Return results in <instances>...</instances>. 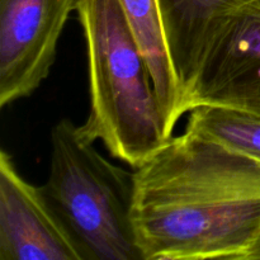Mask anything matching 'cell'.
<instances>
[{
    "label": "cell",
    "mask_w": 260,
    "mask_h": 260,
    "mask_svg": "<svg viewBox=\"0 0 260 260\" xmlns=\"http://www.w3.org/2000/svg\"><path fill=\"white\" fill-rule=\"evenodd\" d=\"M142 260H248L260 235V161L185 129L134 168Z\"/></svg>",
    "instance_id": "1"
},
{
    "label": "cell",
    "mask_w": 260,
    "mask_h": 260,
    "mask_svg": "<svg viewBox=\"0 0 260 260\" xmlns=\"http://www.w3.org/2000/svg\"><path fill=\"white\" fill-rule=\"evenodd\" d=\"M76 13L85 40L90 102L79 129L134 169L173 136L149 63L119 0H80Z\"/></svg>",
    "instance_id": "2"
},
{
    "label": "cell",
    "mask_w": 260,
    "mask_h": 260,
    "mask_svg": "<svg viewBox=\"0 0 260 260\" xmlns=\"http://www.w3.org/2000/svg\"><path fill=\"white\" fill-rule=\"evenodd\" d=\"M70 119L51 131L43 194L83 260H142L132 225L134 170L106 159Z\"/></svg>",
    "instance_id": "3"
},
{
    "label": "cell",
    "mask_w": 260,
    "mask_h": 260,
    "mask_svg": "<svg viewBox=\"0 0 260 260\" xmlns=\"http://www.w3.org/2000/svg\"><path fill=\"white\" fill-rule=\"evenodd\" d=\"M201 106L260 117V0L228 13L208 32L183 89L180 118Z\"/></svg>",
    "instance_id": "4"
},
{
    "label": "cell",
    "mask_w": 260,
    "mask_h": 260,
    "mask_svg": "<svg viewBox=\"0 0 260 260\" xmlns=\"http://www.w3.org/2000/svg\"><path fill=\"white\" fill-rule=\"evenodd\" d=\"M80 0H0V107L32 95L48 78Z\"/></svg>",
    "instance_id": "5"
},
{
    "label": "cell",
    "mask_w": 260,
    "mask_h": 260,
    "mask_svg": "<svg viewBox=\"0 0 260 260\" xmlns=\"http://www.w3.org/2000/svg\"><path fill=\"white\" fill-rule=\"evenodd\" d=\"M0 260H83L41 187L0 152Z\"/></svg>",
    "instance_id": "6"
},
{
    "label": "cell",
    "mask_w": 260,
    "mask_h": 260,
    "mask_svg": "<svg viewBox=\"0 0 260 260\" xmlns=\"http://www.w3.org/2000/svg\"><path fill=\"white\" fill-rule=\"evenodd\" d=\"M249 2L251 0H159L165 40L182 94L208 32L223 15Z\"/></svg>",
    "instance_id": "7"
},
{
    "label": "cell",
    "mask_w": 260,
    "mask_h": 260,
    "mask_svg": "<svg viewBox=\"0 0 260 260\" xmlns=\"http://www.w3.org/2000/svg\"><path fill=\"white\" fill-rule=\"evenodd\" d=\"M119 3L149 63L155 91L173 134L180 119L182 88L168 50L159 0H119Z\"/></svg>",
    "instance_id": "8"
},
{
    "label": "cell",
    "mask_w": 260,
    "mask_h": 260,
    "mask_svg": "<svg viewBox=\"0 0 260 260\" xmlns=\"http://www.w3.org/2000/svg\"><path fill=\"white\" fill-rule=\"evenodd\" d=\"M185 129L260 161L259 116L226 107L201 106L188 112Z\"/></svg>",
    "instance_id": "9"
},
{
    "label": "cell",
    "mask_w": 260,
    "mask_h": 260,
    "mask_svg": "<svg viewBox=\"0 0 260 260\" xmlns=\"http://www.w3.org/2000/svg\"><path fill=\"white\" fill-rule=\"evenodd\" d=\"M260 259V235L258 238V241H256L255 246L253 248V250H251L250 255H249L248 260H259Z\"/></svg>",
    "instance_id": "10"
}]
</instances>
